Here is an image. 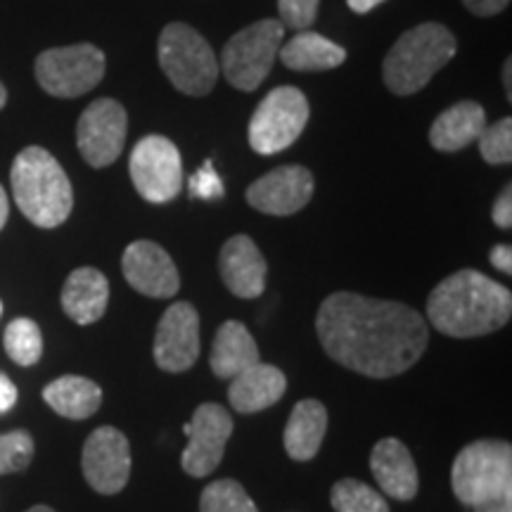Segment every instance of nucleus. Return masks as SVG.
Returning a JSON list of instances; mask_svg holds the SVG:
<instances>
[{
  "mask_svg": "<svg viewBox=\"0 0 512 512\" xmlns=\"http://www.w3.org/2000/svg\"><path fill=\"white\" fill-rule=\"evenodd\" d=\"M316 330L332 361L375 380L411 370L430 344L427 320L411 306L354 292L330 294Z\"/></svg>",
  "mask_w": 512,
  "mask_h": 512,
  "instance_id": "nucleus-1",
  "label": "nucleus"
},
{
  "mask_svg": "<svg viewBox=\"0 0 512 512\" xmlns=\"http://www.w3.org/2000/svg\"><path fill=\"white\" fill-rule=\"evenodd\" d=\"M512 316V294L489 275L458 271L434 287L427 299V318L439 332L456 339L491 335Z\"/></svg>",
  "mask_w": 512,
  "mask_h": 512,
  "instance_id": "nucleus-2",
  "label": "nucleus"
},
{
  "mask_svg": "<svg viewBox=\"0 0 512 512\" xmlns=\"http://www.w3.org/2000/svg\"><path fill=\"white\" fill-rule=\"evenodd\" d=\"M19 211L38 228H57L69 219L74 190L60 162L43 147H24L10 171Z\"/></svg>",
  "mask_w": 512,
  "mask_h": 512,
  "instance_id": "nucleus-3",
  "label": "nucleus"
},
{
  "mask_svg": "<svg viewBox=\"0 0 512 512\" xmlns=\"http://www.w3.org/2000/svg\"><path fill=\"white\" fill-rule=\"evenodd\" d=\"M456 36L444 24L427 22L406 31L382 64L384 86L394 95H415L456 55Z\"/></svg>",
  "mask_w": 512,
  "mask_h": 512,
  "instance_id": "nucleus-4",
  "label": "nucleus"
},
{
  "mask_svg": "<svg viewBox=\"0 0 512 512\" xmlns=\"http://www.w3.org/2000/svg\"><path fill=\"white\" fill-rule=\"evenodd\" d=\"M451 486L467 508L512 496V448L508 441L482 439L465 446L453 463Z\"/></svg>",
  "mask_w": 512,
  "mask_h": 512,
  "instance_id": "nucleus-5",
  "label": "nucleus"
},
{
  "mask_svg": "<svg viewBox=\"0 0 512 512\" xmlns=\"http://www.w3.org/2000/svg\"><path fill=\"white\" fill-rule=\"evenodd\" d=\"M159 67L178 91L185 95L211 93L219 79V60L207 38L188 24H169L159 36Z\"/></svg>",
  "mask_w": 512,
  "mask_h": 512,
  "instance_id": "nucleus-6",
  "label": "nucleus"
},
{
  "mask_svg": "<svg viewBox=\"0 0 512 512\" xmlns=\"http://www.w3.org/2000/svg\"><path fill=\"white\" fill-rule=\"evenodd\" d=\"M283 36L280 19H261L230 38L221 53V69L230 86L242 93L256 91L271 74Z\"/></svg>",
  "mask_w": 512,
  "mask_h": 512,
  "instance_id": "nucleus-7",
  "label": "nucleus"
},
{
  "mask_svg": "<svg viewBox=\"0 0 512 512\" xmlns=\"http://www.w3.org/2000/svg\"><path fill=\"white\" fill-rule=\"evenodd\" d=\"M309 100L294 86H280L259 102L249 121V145L271 157L297 143L309 124Z\"/></svg>",
  "mask_w": 512,
  "mask_h": 512,
  "instance_id": "nucleus-8",
  "label": "nucleus"
},
{
  "mask_svg": "<svg viewBox=\"0 0 512 512\" xmlns=\"http://www.w3.org/2000/svg\"><path fill=\"white\" fill-rule=\"evenodd\" d=\"M105 53L91 43L50 48L36 57V81L55 98H79L105 76Z\"/></svg>",
  "mask_w": 512,
  "mask_h": 512,
  "instance_id": "nucleus-9",
  "label": "nucleus"
},
{
  "mask_svg": "<svg viewBox=\"0 0 512 512\" xmlns=\"http://www.w3.org/2000/svg\"><path fill=\"white\" fill-rule=\"evenodd\" d=\"M138 195L152 204H166L181 192L183 159L178 147L164 136H145L128 159Z\"/></svg>",
  "mask_w": 512,
  "mask_h": 512,
  "instance_id": "nucleus-10",
  "label": "nucleus"
},
{
  "mask_svg": "<svg viewBox=\"0 0 512 512\" xmlns=\"http://www.w3.org/2000/svg\"><path fill=\"white\" fill-rule=\"evenodd\" d=\"M128 117L124 105L112 98H100L86 107L76 126V145L81 157L93 169L114 164L124 150Z\"/></svg>",
  "mask_w": 512,
  "mask_h": 512,
  "instance_id": "nucleus-11",
  "label": "nucleus"
},
{
  "mask_svg": "<svg viewBox=\"0 0 512 512\" xmlns=\"http://www.w3.org/2000/svg\"><path fill=\"white\" fill-rule=\"evenodd\" d=\"M185 446L181 467L190 477H207L221 465L228 439L233 437V418L219 403H202L185 425Z\"/></svg>",
  "mask_w": 512,
  "mask_h": 512,
  "instance_id": "nucleus-12",
  "label": "nucleus"
},
{
  "mask_svg": "<svg viewBox=\"0 0 512 512\" xmlns=\"http://www.w3.org/2000/svg\"><path fill=\"white\" fill-rule=\"evenodd\" d=\"M81 467L86 482L102 496H114L131 477V446L117 427H98L83 444Z\"/></svg>",
  "mask_w": 512,
  "mask_h": 512,
  "instance_id": "nucleus-13",
  "label": "nucleus"
},
{
  "mask_svg": "<svg viewBox=\"0 0 512 512\" xmlns=\"http://www.w3.org/2000/svg\"><path fill=\"white\" fill-rule=\"evenodd\" d=\"M200 356V313L190 302L164 311L155 335V363L164 373H185Z\"/></svg>",
  "mask_w": 512,
  "mask_h": 512,
  "instance_id": "nucleus-14",
  "label": "nucleus"
},
{
  "mask_svg": "<svg viewBox=\"0 0 512 512\" xmlns=\"http://www.w3.org/2000/svg\"><path fill=\"white\" fill-rule=\"evenodd\" d=\"M313 174L306 166H280L247 188V202L268 216H292L311 202Z\"/></svg>",
  "mask_w": 512,
  "mask_h": 512,
  "instance_id": "nucleus-15",
  "label": "nucleus"
},
{
  "mask_svg": "<svg viewBox=\"0 0 512 512\" xmlns=\"http://www.w3.org/2000/svg\"><path fill=\"white\" fill-rule=\"evenodd\" d=\"M121 271L133 290L152 299L174 297L181 287L178 268L164 247L150 240H136L121 256Z\"/></svg>",
  "mask_w": 512,
  "mask_h": 512,
  "instance_id": "nucleus-16",
  "label": "nucleus"
},
{
  "mask_svg": "<svg viewBox=\"0 0 512 512\" xmlns=\"http://www.w3.org/2000/svg\"><path fill=\"white\" fill-rule=\"evenodd\" d=\"M219 271L235 297L256 299L266 290L268 266L261 249L249 235H233L221 249Z\"/></svg>",
  "mask_w": 512,
  "mask_h": 512,
  "instance_id": "nucleus-17",
  "label": "nucleus"
},
{
  "mask_svg": "<svg viewBox=\"0 0 512 512\" xmlns=\"http://www.w3.org/2000/svg\"><path fill=\"white\" fill-rule=\"evenodd\" d=\"M370 470L375 482L389 498L396 501H413L418 496L420 477L415 460L403 441L387 437L380 439L370 453Z\"/></svg>",
  "mask_w": 512,
  "mask_h": 512,
  "instance_id": "nucleus-18",
  "label": "nucleus"
},
{
  "mask_svg": "<svg viewBox=\"0 0 512 512\" xmlns=\"http://www.w3.org/2000/svg\"><path fill=\"white\" fill-rule=\"evenodd\" d=\"M287 392V377L280 368L268 366V363H256V366L242 370L233 377L228 389L230 406L238 413H259L266 411L283 399Z\"/></svg>",
  "mask_w": 512,
  "mask_h": 512,
  "instance_id": "nucleus-19",
  "label": "nucleus"
},
{
  "mask_svg": "<svg viewBox=\"0 0 512 512\" xmlns=\"http://www.w3.org/2000/svg\"><path fill=\"white\" fill-rule=\"evenodd\" d=\"M107 302H110V283L98 268L83 266L69 273L62 287V309L74 323H98L105 316Z\"/></svg>",
  "mask_w": 512,
  "mask_h": 512,
  "instance_id": "nucleus-20",
  "label": "nucleus"
},
{
  "mask_svg": "<svg viewBox=\"0 0 512 512\" xmlns=\"http://www.w3.org/2000/svg\"><path fill=\"white\" fill-rule=\"evenodd\" d=\"M211 370L221 380H233L242 370L259 363V347H256L252 332L240 320H226L216 332L214 347H211Z\"/></svg>",
  "mask_w": 512,
  "mask_h": 512,
  "instance_id": "nucleus-21",
  "label": "nucleus"
},
{
  "mask_svg": "<svg viewBox=\"0 0 512 512\" xmlns=\"http://www.w3.org/2000/svg\"><path fill=\"white\" fill-rule=\"evenodd\" d=\"M486 128V112L479 102L463 100L441 112L430 128V143L439 152H458L475 143Z\"/></svg>",
  "mask_w": 512,
  "mask_h": 512,
  "instance_id": "nucleus-22",
  "label": "nucleus"
},
{
  "mask_svg": "<svg viewBox=\"0 0 512 512\" xmlns=\"http://www.w3.org/2000/svg\"><path fill=\"white\" fill-rule=\"evenodd\" d=\"M328 432V408L316 399H304L294 406L285 427V451L292 460H311Z\"/></svg>",
  "mask_w": 512,
  "mask_h": 512,
  "instance_id": "nucleus-23",
  "label": "nucleus"
},
{
  "mask_svg": "<svg viewBox=\"0 0 512 512\" xmlns=\"http://www.w3.org/2000/svg\"><path fill=\"white\" fill-rule=\"evenodd\" d=\"M280 62L294 72H328L347 60V50L316 31H302L278 50Z\"/></svg>",
  "mask_w": 512,
  "mask_h": 512,
  "instance_id": "nucleus-24",
  "label": "nucleus"
},
{
  "mask_svg": "<svg viewBox=\"0 0 512 512\" xmlns=\"http://www.w3.org/2000/svg\"><path fill=\"white\" fill-rule=\"evenodd\" d=\"M43 399L62 418L86 420L100 408L102 389L88 377L62 375L43 389Z\"/></svg>",
  "mask_w": 512,
  "mask_h": 512,
  "instance_id": "nucleus-25",
  "label": "nucleus"
},
{
  "mask_svg": "<svg viewBox=\"0 0 512 512\" xmlns=\"http://www.w3.org/2000/svg\"><path fill=\"white\" fill-rule=\"evenodd\" d=\"M5 351L17 366H34L43 354L41 328L31 318H15L5 328Z\"/></svg>",
  "mask_w": 512,
  "mask_h": 512,
  "instance_id": "nucleus-26",
  "label": "nucleus"
},
{
  "mask_svg": "<svg viewBox=\"0 0 512 512\" xmlns=\"http://www.w3.org/2000/svg\"><path fill=\"white\" fill-rule=\"evenodd\" d=\"M330 503L335 512H389L384 496L358 479H339L330 491Z\"/></svg>",
  "mask_w": 512,
  "mask_h": 512,
  "instance_id": "nucleus-27",
  "label": "nucleus"
},
{
  "mask_svg": "<svg viewBox=\"0 0 512 512\" xmlns=\"http://www.w3.org/2000/svg\"><path fill=\"white\" fill-rule=\"evenodd\" d=\"M200 512H259L245 486L235 479H219L202 491Z\"/></svg>",
  "mask_w": 512,
  "mask_h": 512,
  "instance_id": "nucleus-28",
  "label": "nucleus"
},
{
  "mask_svg": "<svg viewBox=\"0 0 512 512\" xmlns=\"http://www.w3.org/2000/svg\"><path fill=\"white\" fill-rule=\"evenodd\" d=\"M479 152L484 162L501 166L512 162V119L505 117L479 133Z\"/></svg>",
  "mask_w": 512,
  "mask_h": 512,
  "instance_id": "nucleus-29",
  "label": "nucleus"
},
{
  "mask_svg": "<svg viewBox=\"0 0 512 512\" xmlns=\"http://www.w3.org/2000/svg\"><path fill=\"white\" fill-rule=\"evenodd\" d=\"M34 458V439L29 432L15 430L0 434V475L22 472Z\"/></svg>",
  "mask_w": 512,
  "mask_h": 512,
  "instance_id": "nucleus-30",
  "label": "nucleus"
},
{
  "mask_svg": "<svg viewBox=\"0 0 512 512\" xmlns=\"http://www.w3.org/2000/svg\"><path fill=\"white\" fill-rule=\"evenodd\" d=\"M278 12L283 27L306 31L316 22L318 0H278Z\"/></svg>",
  "mask_w": 512,
  "mask_h": 512,
  "instance_id": "nucleus-31",
  "label": "nucleus"
},
{
  "mask_svg": "<svg viewBox=\"0 0 512 512\" xmlns=\"http://www.w3.org/2000/svg\"><path fill=\"white\" fill-rule=\"evenodd\" d=\"M190 195L200 197V200H207V202L223 197V181L221 176L216 174L211 159H207V162L202 164V169L190 178Z\"/></svg>",
  "mask_w": 512,
  "mask_h": 512,
  "instance_id": "nucleus-32",
  "label": "nucleus"
},
{
  "mask_svg": "<svg viewBox=\"0 0 512 512\" xmlns=\"http://www.w3.org/2000/svg\"><path fill=\"white\" fill-rule=\"evenodd\" d=\"M491 216H494V223L498 228H503V230L512 228V188L510 185H505L501 195H498Z\"/></svg>",
  "mask_w": 512,
  "mask_h": 512,
  "instance_id": "nucleus-33",
  "label": "nucleus"
},
{
  "mask_svg": "<svg viewBox=\"0 0 512 512\" xmlns=\"http://www.w3.org/2000/svg\"><path fill=\"white\" fill-rule=\"evenodd\" d=\"M463 5L477 17H494L510 5V0H463Z\"/></svg>",
  "mask_w": 512,
  "mask_h": 512,
  "instance_id": "nucleus-34",
  "label": "nucleus"
},
{
  "mask_svg": "<svg viewBox=\"0 0 512 512\" xmlns=\"http://www.w3.org/2000/svg\"><path fill=\"white\" fill-rule=\"evenodd\" d=\"M17 403V387L5 373H0V415L8 413Z\"/></svg>",
  "mask_w": 512,
  "mask_h": 512,
  "instance_id": "nucleus-35",
  "label": "nucleus"
},
{
  "mask_svg": "<svg viewBox=\"0 0 512 512\" xmlns=\"http://www.w3.org/2000/svg\"><path fill=\"white\" fill-rule=\"evenodd\" d=\"M489 259H491V264H494V268H498V271H503L505 275L512 273V247L510 245H496L494 249H491Z\"/></svg>",
  "mask_w": 512,
  "mask_h": 512,
  "instance_id": "nucleus-36",
  "label": "nucleus"
},
{
  "mask_svg": "<svg viewBox=\"0 0 512 512\" xmlns=\"http://www.w3.org/2000/svg\"><path fill=\"white\" fill-rule=\"evenodd\" d=\"M472 510H475V512H512V496L494 498V501H486L482 505H475Z\"/></svg>",
  "mask_w": 512,
  "mask_h": 512,
  "instance_id": "nucleus-37",
  "label": "nucleus"
},
{
  "mask_svg": "<svg viewBox=\"0 0 512 512\" xmlns=\"http://www.w3.org/2000/svg\"><path fill=\"white\" fill-rule=\"evenodd\" d=\"M384 0H347V5L356 15H368L370 10H375L377 5H382Z\"/></svg>",
  "mask_w": 512,
  "mask_h": 512,
  "instance_id": "nucleus-38",
  "label": "nucleus"
},
{
  "mask_svg": "<svg viewBox=\"0 0 512 512\" xmlns=\"http://www.w3.org/2000/svg\"><path fill=\"white\" fill-rule=\"evenodd\" d=\"M8 214H10L8 195H5V188L0 185V230H3L5 223H8Z\"/></svg>",
  "mask_w": 512,
  "mask_h": 512,
  "instance_id": "nucleus-39",
  "label": "nucleus"
},
{
  "mask_svg": "<svg viewBox=\"0 0 512 512\" xmlns=\"http://www.w3.org/2000/svg\"><path fill=\"white\" fill-rule=\"evenodd\" d=\"M512 60H505V67H503V81H505V93H508V100H512V86H510V81H512Z\"/></svg>",
  "mask_w": 512,
  "mask_h": 512,
  "instance_id": "nucleus-40",
  "label": "nucleus"
},
{
  "mask_svg": "<svg viewBox=\"0 0 512 512\" xmlns=\"http://www.w3.org/2000/svg\"><path fill=\"white\" fill-rule=\"evenodd\" d=\"M5 102H8V91H5V86H3V83H0V110H3V107H5Z\"/></svg>",
  "mask_w": 512,
  "mask_h": 512,
  "instance_id": "nucleus-41",
  "label": "nucleus"
},
{
  "mask_svg": "<svg viewBox=\"0 0 512 512\" xmlns=\"http://www.w3.org/2000/svg\"><path fill=\"white\" fill-rule=\"evenodd\" d=\"M27 512H55V510L48 508V505H34V508H29Z\"/></svg>",
  "mask_w": 512,
  "mask_h": 512,
  "instance_id": "nucleus-42",
  "label": "nucleus"
},
{
  "mask_svg": "<svg viewBox=\"0 0 512 512\" xmlns=\"http://www.w3.org/2000/svg\"><path fill=\"white\" fill-rule=\"evenodd\" d=\"M0 313H3V304H0Z\"/></svg>",
  "mask_w": 512,
  "mask_h": 512,
  "instance_id": "nucleus-43",
  "label": "nucleus"
}]
</instances>
